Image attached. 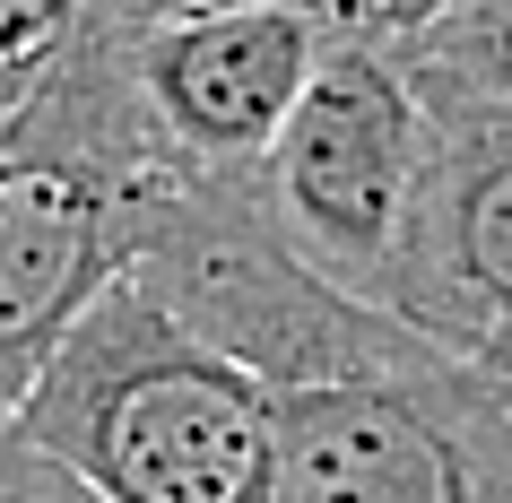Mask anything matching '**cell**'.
<instances>
[{"instance_id": "6da1fadb", "label": "cell", "mask_w": 512, "mask_h": 503, "mask_svg": "<svg viewBox=\"0 0 512 503\" xmlns=\"http://www.w3.org/2000/svg\"><path fill=\"white\" fill-rule=\"evenodd\" d=\"M183 183L191 174L157 148L113 61V35L70 27L0 113V425Z\"/></svg>"}, {"instance_id": "7a4b0ae2", "label": "cell", "mask_w": 512, "mask_h": 503, "mask_svg": "<svg viewBox=\"0 0 512 503\" xmlns=\"http://www.w3.org/2000/svg\"><path fill=\"white\" fill-rule=\"evenodd\" d=\"M9 434L44 451L96 503H270L278 495V399L131 278L87 304Z\"/></svg>"}, {"instance_id": "3957f363", "label": "cell", "mask_w": 512, "mask_h": 503, "mask_svg": "<svg viewBox=\"0 0 512 503\" xmlns=\"http://www.w3.org/2000/svg\"><path fill=\"white\" fill-rule=\"evenodd\" d=\"M157 313H174L200 347L243 365L270 399L356 382V373L408 365L417 339L374 304L339 295L330 278L287 252L252 209V183H183L157 209L148 243L122 269Z\"/></svg>"}, {"instance_id": "277c9868", "label": "cell", "mask_w": 512, "mask_h": 503, "mask_svg": "<svg viewBox=\"0 0 512 503\" xmlns=\"http://www.w3.org/2000/svg\"><path fill=\"white\" fill-rule=\"evenodd\" d=\"M417 183V87L400 44L356 27H322V53L304 70L270 157L252 174V209L313 278L374 304L391 243Z\"/></svg>"}, {"instance_id": "5b68a950", "label": "cell", "mask_w": 512, "mask_h": 503, "mask_svg": "<svg viewBox=\"0 0 512 503\" xmlns=\"http://www.w3.org/2000/svg\"><path fill=\"white\" fill-rule=\"evenodd\" d=\"M270 503H512V399L434 347L287 391Z\"/></svg>"}, {"instance_id": "8992f818", "label": "cell", "mask_w": 512, "mask_h": 503, "mask_svg": "<svg viewBox=\"0 0 512 503\" xmlns=\"http://www.w3.org/2000/svg\"><path fill=\"white\" fill-rule=\"evenodd\" d=\"M417 87V183L391 243L374 313L400 321L417 347L512 382V113L478 105L469 87L426 79Z\"/></svg>"}, {"instance_id": "52a82bcc", "label": "cell", "mask_w": 512, "mask_h": 503, "mask_svg": "<svg viewBox=\"0 0 512 503\" xmlns=\"http://www.w3.org/2000/svg\"><path fill=\"white\" fill-rule=\"evenodd\" d=\"M313 53H322V18L304 0L113 35V61H122L148 131L191 183H252L261 174L287 105L304 96Z\"/></svg>"}, {"instance_id": "ba28073f", "label": "cell", "mask_w": 512, "mask_h": 503, "mask_svg": "<svg viewBox=\"0 0 512 503\" xmlns=\"http://www.w3.org/2000/svg\"><path fill=\"white\" fill-rule=\"evenodd\" d=\"M400 61L426 70V79L469 87L495 113H512V0H452L443 18L400 35Z\"/></svg>"}, {"instance_id": "9c48e42d", "label": "cell", "mask_w": 512, "mask_h": 503, "mask_svg": "<svg viewBox=\"0 0 512 503\" xmlns=\"http://www.w3.org/2000/svg\"><path fill=\"white\" fill-rule=\"evenodd\" d=\"M61 35H70L61 0H0V113L18 105L27 79L61 53Z\"/></svg>"}, {"instance_id": "30bf717a", "label": "cell", "mask_w": 512, "mask_h": 503, "mask_svg": "<svg viewBox=\"0 0 512 503\" xmlns=\"http://www.w3.org/2000/svg\"><path fill=\"white\" fill-rule=\"evenodd\" d=\"M226 9H270V0H61V18L87 35H148L183 18H226Z\"/></svg>"}, {"instance_id": "8fae6325", "label": "cell", "mask_w": 512, "mask_h": 503, "mask_svg": "<svg viewBox=\"0 0 512 503\" xmlns=\"http://www.w3.org/2000/svg\"><path fill=\"white\" fill-rule=\"evenodd\" d=\"M322 27H356V35H382V44H400V35H417L426 18H443L452 0H304Z\"/></svg>"}, {"instance_id": "7c38bea8", "label": "cell", "mask_w": 512, "mask_h": 503, "mask_svg": "<svg viewBox=\"0 0 512 503\" xmlns=\"http://www.w3.org/2000/svg\"><path fill=\"white\" fill-rule=\"evenodd\" d=\"M0 503H96V495H87V486H70L44 451H27L9 425H0Z\"/></svg>"}, {"instance_id": "4fadbf2b", "label": "cell", "mask_w": 512, "mask_h": 503, "mask_svg": "<svg viewBox=\"0 0 512 503\" xmlns=\"http://www.w3.org/2000/svg\"><path fill=\"white\" fill-rule=\"evenodd\" d=\"M504 399H512V382H504Z\"/></svg>"}]
</instances>
